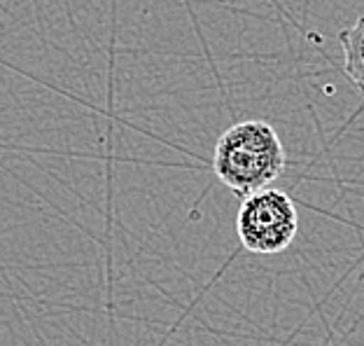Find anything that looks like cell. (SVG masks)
Instances as JSON below:
<instances>
[{"mask_svg":"<svg viewBox=\"0 0 364 346\" xmlns=\"http://www.w3.org/2000/svg\"><path fill=\"white\" fill-rule=\"evenodd\" d=\"M287 164L278 131L264 120H245L218 138L213 171L229 192L247 196L271 187Z\"/></svg>","mask_w":364,"mask_h":346,"instance_id":"obj_1","label":"cell"},{"mask_svg":"<svg viewBox=\"0 0 364 346\" xmlns=\"http://www.w3.org/2000/svg\"><path fill=\"white\" fill-rule=\"evenodd\" d=\"M236 232L247 253L276 255L289 248L299 232V211L285 189L264 187L243 196Z\"/></svg>","mask_w":364,"mask_h":346,"instance_id":"obj_2","label":"cell"},{"mask_svg":"<svg viewBox=\"0 0 364 346\" xmlns=\"http://www.w3.org/2000/svg\"><path fill=\"white\" fill-rule=\"evenodd\" d=\"M338 43L343 49V73L364 94V16L338 33Z\"/></svg>","mask_w":364,"mask_h":346,"instance_id":"obj_3","label":"cell"}]
</instances>
